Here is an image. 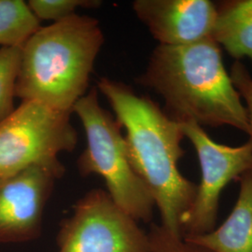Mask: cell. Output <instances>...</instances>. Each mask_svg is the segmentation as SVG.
Listing matches in <instances>:
<instances>
[{
  "label": "cell",
  "mask_w": 252,
  "mask_h": 252,
  "mask_svg": "<svg viewBox=\"0 0 252 252\" xmlns=\"http://www.w3.org/2000/svg\"><path fill=\"white\" fill-rule=\"evenodd\" d=\"M211 37L232 57L252 61V0L227 1L217 7Z\"/></svg>",
  "instance_id": "cell-11"
},
{
  "label": "cell",
  "mask_w": 252,
  "mask_h": 252,
  "mask_svg": "<svg viewBox=\"0 0 252 252\" xmlns=\"http://www.w3.org/2000/svg\"><path fill=\"white\" fill-rule=\"evenodd\" d=\"M136 16L161 45H189L212 35L217 6L209 0H136Z\"/></svg>",
  "instance_id": "cell-9"
},
{
  "label": "cell",
  "mask_w": 252,
  "mask_h": 252,
  "mask_svg": "<svg viewBox=\"0 0 252 252\" xmlns=\"http://www.w3.org/2000/svg\"><path fill=\"white\" fill-rule=\"evenodd\" d=\"M151 252H212L168 233L162 226L152 223L148 233Z\"/></svg>",
  "instance_id": "cell-15"
},
{
  "label": "cell",
  "mask_w": 252,
  "mask_h": 252,
  "mask_svg": "<svg viewBox=\"0 0 252 252\" xmlns=\"http://www.w3.org/2000/svg\"><path fill=\"white\" fill-rule=\"evenodd\" d=\"M63 173L58 159L0 180V244L25 243L39 237L46 204Z\"/></svg>",
  "instance_id": "cell-8"
},
{
  "label": "cell",
  "mask_w": 252,
  "mask_h": 252,
  "mask_svg": "<svg viewBox=\"0 0 252 252\" xmlns=\"http://www.w3.org/2000/svg\"><path fill=\"white\" fill-rule=\"evenodd\" d=\"M104 43L96 19L73 14L40 27L22 47L15 96L73 113Z\"/></svg>",
  "instance_id": "cell-3"
},
{
  "label": "cell",
  "mask_w": 252,
  "mask_h": 252,
  "mask_svg": "<svg viewBox=\"0 0 252 252\" xmlns=\"http://www.w3.org/2000/svg\"><path fill=\"white\" fill-rule=\"evenodd\" d=\"M72 111L81 120L87 139L78 160L80 173L102 177L107 192L118 207L137 222H151L154 200L130 163L122 126L100 106L97 89L92 88Z\"/></svg>",
  "instance_id": "cell-4"
},
{
  "label": "cell",
  "mask_w": 252,
  "mask_h": 252,
  "mask_svg": "<svg viewBox=\"0 0 252 252\" xmlns=\"http://www.w3.org/2000/svg\"><path fill=\"white\" fill-rule=\"evenodd\" d=\"M57 252H151L138 222L115 204L107 190L92 189L61 222Z\"/></svg>",
  "instance_id": "cell-6"
},
{
  "label": "cell",
  "mask_w": 252,
  "mask_h": 252,
  "mask_svg": "<svg viewBox=\"0 0 252 252\" xmlns=\"http://www.w3.org/2000/svg\"><path fill=\"white\" fill-rule=\"evenodd\" d=\"M97 87L126 129L129 161L159 209L160 225L182 238L181 223L196 197L198 184L179 169L185 154L180 145L185 136L180 123L123 82L100 78Z\"/></svg>",
  "instance_id": "cell-1"
},
{
  "label": "cell",
  "mask_w": 252,
  "mask_h": 252,
  "mask_svg": "<svg viewBox=\"0 0 252 252\" xmlns=\"http://www.w3.org/2000/svg\"><path fill=\"white\" fill-rule=\"evenodd\" d=\"M29 9L37 20L61 21L75 14L79 8H94L101 5L95 0H29L27 2Z\"/></svg>",
  "instance_id": "cell-14"
},
{
  "label": "cell",
  "mask_w": 252,
  "mask_h": 252,
  "mask_svg": "<svg viewBox=\"0 0 252 252\" xmlns=\"http://www.w3.org/2000/svg\"><path fill=\"white\" fill-rule=\"evenodd\" d=\"M184 136L195 148L202 179L196 197L183 218L181 237L200 235L215 229L220 197L226 186L252 170V142L230 147L215 142L192 121L180 123Z\"/></svg>",
  "instance_id": "cell-7"
},
{
  "label": "cell",
  "mask_w": 252,
  "mask_h": 252,
  "mask_svg": "<svg viewBox=\"0 0 252 252\" xmlns=\"http://www.w3.org/2000/svg\"><path fill=\"white\" fill-rule=\"evenodd\" d=\"M40 22L23 0H0V45L23 47Z\"/></svg>",
  "instance_id": "cell-12"
},
{
  "label": "cell",
  "mask_w": 252,
  "mask_h": 252,
  "mask_svg": "<svg viewBox=\"0 0 252 252\" xmlns=\"http://www.w3.org/2000/svg\"><path fill=\"white\" fill-rule=\"evenodd\" d=\"M138 82L162 96L163 111L176 122L249 133L247 109L211 36L189 45L157 46Z\"/></svg>",
  "instance_id": "cell-2"
},
{
  "label": "cell",
  "mask_w": 252,
  "mask_h": 252,
  "mask_svg": "<svg viewBox=\"0 0 252 252\" xmlns=\"http://www.w3.org/2000/svg\"><path fill=\"white\" fill-rule=\"evenodd\" d=\"M22 58V47L0 48V122L14 108L15 87Z\"/></svg>",
  "instance_id": "cell-13"
},
{
  "label": "cell",
  "mask_w": 252,
  "mask_h": 252,
  "mask_svg": "<svg viewBox=\"0 0 252 252\" xmlns=\"http://www.w3.org/2000/svg\"><path fill=\"white\" fill-rule=\"evenodd\" d=\"M231 80L234 83L235 89L241 97H243L247 104V112L249 119V135L252 142V78L248 68L243 63L236 61L233 64L231 73Z\"/></svg>",
  "instance_id": "cell-16"
},
{
  "label": "cell",
  "mask_w": 252,
  "mask_h": 252,
  "mask_svg": "<svg viewBox=\"0 0 252 252\" xmlns=\"http://www.w3.org/2000/svg\"><path fill=\"white\" fill-rule=\"evenodd\" d=\"M71 114L35 101H22L0 122V180L58 160L59 153L72 152L78 134Z\"/></svg>",
  "instance_id": "cell-5"
},
{
  "label": "cell",
  "mask_w": 252,
  "mask_h": 252,
  "mask_svg": "<svg viewBox=\"0 0 252 252\" xmlns=\"http://www.w3.org/2000/svg\"><path fill=\"white\" fill-rule=\"evenodd\" d=\"M240 190L231 214L219 228L182 239L212 252H252V170L238 180Z\"/></svg>",
  "instance_id": "cell-10"
}]
</instances>
